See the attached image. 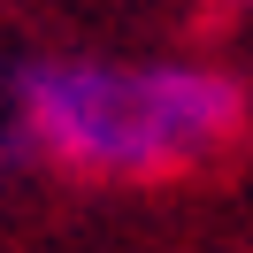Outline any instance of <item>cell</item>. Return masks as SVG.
I'll list each match as a JSON object with an SVG mask.
<instances>
[{
	"instance_id": "obj_1",
	"label": "cell",
	"mask_w": 253,
	"mask_h": 253,
	"mask_svg": "<svg viewBox=\"0 0 253 253\" xmlns=\"http://www.w3.org/2000/svg\"><path fill=\"white\" fill-rule=\"evenodd\" d=\"M31 161L100 176V184H169L246 154L253 92L215 62H100L39 54L8 84Z\"/></svg>"
},
{
	"instance_id": "obj_2",
	"label": "cell",
	"mask_w": 253,
	"mask_h": 253,
	"mask_svg": "<svg viewBox=\"0 0 253 253\" xmlns=\"http://www.w3.org/2000/svg\"><path fill=\"white\" fill-rule=\"evenodd\" d=\"M215 8H253V0H215Z\"/></svg>"
}]
</instances>
